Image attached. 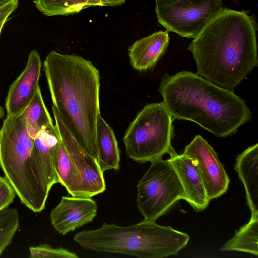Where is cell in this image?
Listing matches in <instances>:
<instances>
[{
	"mask_svg": "<svg viewBox=\"0 0 258 258\" xmlns=\"http://www.w3.org/2000/svg\"><path fill=\"white\" fill-rule=\"evenodd\" d=\"M256 28L253 17L222 8L188 46L197 73L233 91L257 66Z\"/></svg>",
	"mask_w": 258,
	"mask_h": 258,
	"instance_id": "6da1fadb",
	"label": "cell"
},
{
	"mask_svg": "<svg viewBox=\"0 0 258 258\" xmlns=\"http://www.w3.org/2000/svg\"><path fill=\"white\" fill-rule=\"evenodd\" d=\"M43 69L60 119L84 150L97 160L99 71L81 56L54 50L46 55Z\"/></svg>",
	"mask_w": 258,
	"mask_h": 258,
	"instance_id": "7a4b0ae2",
	"label": "cell"
},
{
	"mask_svg": "<svg viewBox=\"0 0 258 258\" xmlns=\"http://www.w3.org/2000/svg\"><path fill=\"white\" fill-rule=\"evenodd\" d=\"M158 91L174 120L192 121L217 137L234 135L252 118L243 99L198 73L165 74Z\"/></svg>",
	"mask_w": 258,
	"mask_h": 258,
	"instance_id": "3957f363",
	"label": "cell"
},
{
	"mask_svg": "<svg viewBox=\"0 0 258 258\" xmlns=\"http://www.w3.org/2000/svg\"><path fill=\"white\" fill-rule=\"evenodd\" d=\"M189 239L184 232L146 219L126 226L104 223L98 229L78 232L74 237L86 249L139 258L176 255Z\"/></svg>",
	"mask_w": 258,
	"mask_h": 258,
	"instance_id": "277c9868",
	"label": "cell"
},
{
	"mask_svg": "<svg viewBox=\"0 0 258 258\" xmlns=\"http://www.w3.org/2000/svg\"><path fill=\"white\" fill-rule=\"evenodd\" d=\"M34 141L23 114L6 117L0 131V166L21 202L39 213L51 188L33 152Z\"/></svg>",
	"mask_w": 258,
	"mask_h": 258,
	"instance_id": "5b68a950",
	"label": "cell"
},
{
	"mask_svg": "<svg viewBox=\"0 0 258 258\" xmlns=\"http://www.w3.org/2000/svg\"><path fill=\"white\" fill-rule=\"evenodd\" d=\"M172 116L162 101L148 104L138 113L124 134L123 142L126 155L144 163L162 158L174 149Z\"/></svg>",
	"mask_w": 258,
	"mask_h": 258,
	"instance_id": "8992f818",
	"label": "cell"
},
{
	"mask_svg": "<svg viewBox=\"0 0 258 258\" xmlns=\"http://www.w3.org/2000/svg\"><path fill=\"white\" fill-rule=\"evenodd\" d=\"M137 185V204L144 219L156 221L166 214L185 195L173 167L162 158L150 162Z\"/></svg>",
	"mask_w": 258,
	"mask_h": 258,
	"instance_id": "52a82bcc",
	"label": "cell"
},
{
	"mask_svg": "<svg viewBox=\"0 0 258 258\" xmlns=\"http://www.w3.org/2000/svg\"><path fill=\"white\" fill-rule=\"evenodd\" d=\"M222 9V0H176L155 6V12L167 31L194 38Z\"/></svg>",
	"mask_w": 258,
	"mask_h": 258,
	"instance_id": "ba28073f",
	"label": "cell"
},
{
	"mask_svg": "<svg viewBox=\"0 0 258 258\" xmlns=\"http://www.w3.org/2000/svg\"><path fill=\"white\" fill-rule=\"evenodd\" d=\"M56 126L60 137L70 157L79 181L80 197H90L103 192L106 185L103 173L98 161L79 145L62 123L52 107Z\"/></svg>",
	"mask_w": 258,
	"mask_h": 258,
	"instance_id": "9c48e42d",
	"label": "cell"
},
{
	"mask_svg": "<svg viewBox=\"0 0 258 258\" xmlns=\"http://www.w3.org/2000/svg\"><path fill=\"white\" fill-rule=\"evenodd\" d=\"M184 154L197 161L207 192L212 200L226 192L230 179L213 147L200 135H196L184 148Z\"/></svg>",
	"mask_w": 258,
	"mask_h": 258,
	"instance_id": "30bf717a",
	"label": "cell"
},
{
	"mask_svg": "<svg viewBox=\"0 0 258 258\" xmlns=\"http://www.w3.org/2000/svg\"><path fill=\"white\" fill-rule=\"evenodd\" d=\"M41 67L39 53L31 50L25 69L10 86L5 101L7 116H17L25 111L39 87Z\"/></svg>",
	"mask_w": 258,
	"mask_h": 258,
	"instance_id": "8fae6325",
	"label": "cell"
},
{
	"mask_svg": "<svg viewBox=\"0 0 258 258\" xmlns=\"http://www.w3.org/2000/svg\"><path fill=\"white\" fill-rule=\"evenodd\" d=\"M97 209L96 202L91 198L63 196L50 213L51 223L57 232L64 235L92 222Z\"/></svg>",
	"mask_w": 258,
	"mask_h": 258,
	"instance_id": "7c38bea8",
	"label": "cell"
},
{
	"mask_svg": "<svg viewBox=\"0 0 258 258\" xmlns=\"http://www.w3.org/2000/svg\"><path fill=\"white\" fill-rule=\"evenodd\" d=\"M167 160L177 173L183 187L186 201L196 212L205 210L209 206V199L199 170L197 161L183 153L174 151Z\"/></svg>",
	"mask_w": 258,
	"mask_h": 258,
	"instance_id": "4fadbf2b",
	"label": "cell"
},
{
	"mask_svg": "<svg viewBox=\"0 0 258 258\" xmlns=\"http://www.w3.org/2000/svg\"><path fill=\"white\" fill-rule=\"evenodd\" d=\"M169 32L159 31L135 41L127 48L132 67L140 72L155 67L169 44Z\"/></svg>",
	"mask_w": 258,
	"mask_h": 258,
	"instance_id": "5bb4252c",
	"label": "cell"
},
{
	"mask_svg": "<svg viewBox=\"0 0 258 258\" xmlns=\"http://www.w3.org/2000/svg\"><path fill=\"white\" fill-rule=\"evenodd\" d=\"M234 169L243 184L251 215H258V144L237 156Z\"/></svg>",
	"mask_w": 258,
	"mask_h": 258,
	"instance_id": "9a60e30c",
	"label": "cell"
},
{
	"mask_svg": "<svg viewBox=\"0 0 258 258\" xmlns=\"http://www.w3.org/2000/svg\"><path fill=\"white\" fill-rule=\"evenodd\" d=\"M60 139L55 125L41 130L35 138L33 150L38 160L49 186L57 183L53 167V155Z\"/></svg>",
	"mask_w": 258,
	"mask_h": 258,
	"instance_id": "2e32d148",
	"label": "cell"
},
{
	"mask_svg": "<svg viewBox=\"0 0 258 258\" xmlns=\"http://www.w3.org/2000/svg\"><path fill=\"white\" fill-rule=\"evenodd\" d=\"M97 161L104 172L119 168L120 151L114 133L104 119L99 115L96 125Z\"/></svg>",
	"mask_w": 258,
	"mask_h": 258,
	"instance_id": "e0dca14e",
	"label": "cell"
},
{
	"mask_svg": "<svg viewBox=\"0 0 258 258\" xmlns=\"http://www.w3.org/2000/svg\"><path fill=\"white\" fill-rule=\"evenodd\" d=\"M35 7L46 16H67L92 7H114L110 0H33Z\"/></svg>",
	"mask_w": 258,
	"mask_h": 258,
	"instance_id": "ac0fdd59",
	"label": "cell"
},
{
	"mask_svg": "<svg viewBox=\"0 0 258 258\" xmlns=\"http://www.w3.org/2000/svg\"><path fill=\"white\" fill-rule=\"evenodd\" d=\"M53 167L57 183L71 196L80 197L78 177L60 137L54 152Z\"/></svg>",
	"mask_w": 258,
	"mask_h": 258,
	"instance_id": "d6986e66",
	"label": "cell"
},
{
	"mask_svg": "<svg viewBox=\"0 0 258 258\" xmlns=\"http://www.w3.org/2000/svg\"><path fill=\"white\" fill-rule=\"evenodd\" d=\"M220 250L240 251L258 256V215H251L248 223L241 226Z\"/></svg>",
	"mask_w": 258,
	"mask_h": 258,
	"instance_id": "ffe728a7",
	"label": "cell"
},
{
	"mask_svg": "<svg viewBox=\"0 0 258 258\" xmlns=\"http://www.w3.org/2000/svg\"><path fill=\"white\" fill-rule=\"evenodd\" d=\"M23 114L26 120L28 134L33 139L41 130L53 124L43 101L40 87Z\"/></svg>",
	"mask_w": 258,
	"mask_h": 258,
	"instance_id": "44dd1931",
	"label": "cell"
},
{
	"mask_svg": "<svg viewBox=\"0 0 258 258\" xmlns=\"http://www.w3.org/2000/svg\"><path fill=\"white\" fill-rule=\"evenodd\" d=\"M19 225V216L16 208L0 211V256L12 242Z\"/></svg>",
	"mask_w": 258,
	"mask_h": 258,
	"instance_id": "7402d4cb",
	"label": "cell"
},
{
	"mask_svg": "<svg viewBox=\"0 0 258 258\" xmlns=\"http://www.w3.org/2000/svg\"><path fill=\"white\" fill-rule=\"evenodd\" d=\"M30 258H78L75 253L67 249L53 248L50 245L42 244L29 247Z\"/></svg>",
	"mask_w": 258,
	"mask_h": 258,
	"instance_id": "603a6c76",
	"label": "cell"
},
{
	"mask_svg": "<svg viewBox=\"0 0 258 258\" xmlns=\"http://www.w3.org/2000/svg\"><path fill=\"white\" fill-rule=\"evenodd\" d=\"M15 196L16 193L7 178L0 175V211L8 208Z\"/></svg>",
	"mask_w": 258,
	"mask_h": 258,
	"instance_id": "cb8c5ba5",
	"label": "cell"
},
{
	"mask_svg": "<svg viewBox=\"0 0 258 258\" xmlns=\"http://www.w3.org/2000/svg\"><path fill=\"white\" fill-rule=\"evenodd\" d=\"M18 6V0H11L6 4L0 13V36L5 23L8 20L10 16L17 9Z\"/></svg>",
	"mask_w": 258,
	"mask_h": 258,
	"instance_id": "d4e9b609",
	"label": "cell"
},
{
	"mask_svg": "<svg viewBox=\"0 0 258 258\" xmlns=\"http://www.w3.org/2000/svg\"><path fill=\"white\" fill-rule=\"evenodd\" d=\"M176 0H155L156 6L166 5Z\"/></svg>",
	"mask_w": 258,
	"mask_h": 258,
	"instance_id": "484cf974",
	"label": "cell"
},
{
	"mask_svg": "<svg viewBox=\"0 0 258 258\" xmlns=\"http://www.w3.org/2000/svg\"><path fill=\"white\" fill-rule=\"evenodd\" d=\"M115 6H120L125 2V0H110Z\"/></svg>",
	"mask_w": 258,
	"mask_h": 258,
	"instance_id": "4316f807",
	"label": "cell"
},
{
	"mask_svg": "<svg viewBox=\"0 0 258 258\" xmlns=\"http://www.w3.org/2000/svg\"><path fill=\"white\" fill-rule=\"evenodd\" d=\"M5 115L3 108L0 106V119L2 118ZM1 131V128H0Z\"/></svg>",
	"mask_w": 258,
	"mask_h": 258,
	"instance_id": "83f0119b",
	"label": "cell"
},
{
	"mask_svg": "<svg viewBox=\"0 0 258 258\" xmlns=\"http://www.w3.org/2000/svg\"><path fill=\"white\" fill-rule=\"evenodd\" d=\"M11 0H0V7L3 6L4 5L7 4Z\"/></svg>",
	"mask_w": 258,
	"mask_h": 258,
	"instance_id": "f1b7e54d",
	"label": "cell"
}]
</instances>
